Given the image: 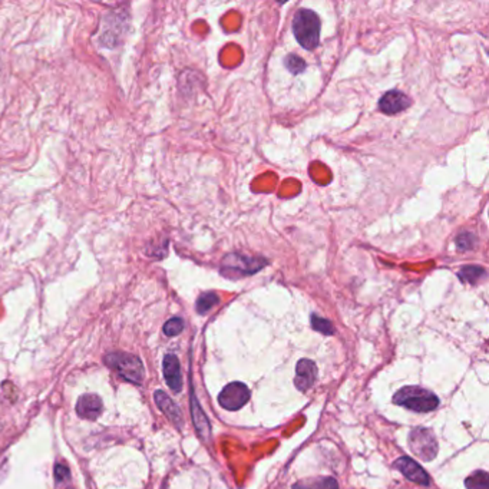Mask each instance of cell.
<instances>
[{
    "label": "cell",
    "mask_w": 489,
    "mask_h": 489,
    "mask_svg": "<svg viewBox=\"0 0 489 489\" xmlns=\"http://www.w3.org/2000/svg\"><path fill=\"white\" fill-rule=\"evenodd\" d=\"M103 363L112 370H115L122 379L133 383V385H141L144 380V365L138 356L124 352L108 353L103 358Z\"/></svg>",
    "instance_id": "obj_2"
},
{
    "label": "cell",
    "mask_w": 489,
    "mask_h": 489,
    "mask_svg": "<svg viewBox=\"0 0 489 489\" xmlns=\"http://www.w3.org/2000/svg\"><path fill=\"white\" fill-rule=\"evenodd\" d=\"M162 370H164V377L168 388L172 392H181L183 391V373H181V366L180 360L176 355L168 353L164 358L162 362Z\"/></svg>",
    "instance_id": "obj_7"
},
{
    "label": "cell",
    "mask_w": 489,
    "mask_h": 489,
    "mask_svg": "<svg viewBox=\"0 0 489 489\" xmlns=\"http://www.w3.org/2000/svg\"><path fill=\"white\" fill-rule=\"evenodd\" d=\"M219 301H220V297L216 293H213V292L202 293L197 300L195 308H197L198 314H205L211 310L216 304H219Z\"/></svg>",
    "instance_id": "obj_16"
},
{
    "label": "cell",
    "mask_w": 489,
    "mask_h": 489,
    "mask_svg": "<svg viewBox=\"0 0 489 489\" xmlns=\"http://www.w3.org/2000/svg\"><path fill=\"white\" fill-rule=\"evenodd\" d=\"M286 66H287V69H289L290 72L300 74L306 69V62L300 56H297V55H289L286 58Z\"/></svg>",
    "instance_id": "obj_21"
},
{
    "label": "cell",
    "mask_w": 489,
    "mask_h": 489,
    "mask_svg": "<svg viewBox=\"0 0 489 489\" xmlns=\"http://www.w3.org/2000/svg\"><path fill=\"white\" fill-rule=\"evenodd\" d=\"M393 403L413 412H432L439 406V399L431 391L419 386H406L393 396Z\"/></svg>",
    "instance_id": "obj_3"
},
{
    "label": "cell",
    "mask_w": 489,
    "mask_h": 489,
    "mask_svg": "<svg viewBox=\"0 0 489 489\" xmlns=\"http://www.w3.org/2000/svg\"><path fill=\"white\" fill-rule=\"evenodd\" d=\"M103 410L102 399L98 395L86 393L78 399L77 403V413L82 419H88V421H95L100 416Z\"/></svg>",
    "instance_id": "obj_12"
},
{
    "label": "cell",
    "mask_w": 489,
    "mask_h": 489,
    "mask_svg": "<svg viewBox=\"0 0 489 489\" xmlns=\"http://www.w3.org/2000/svg\"><path fill=\"white\" fill-rule=\"evenodd\" d=\"M458 275L462 282L474 285L479 280L481 277L485 275V270L481 267H476V266H468V267H464Z\"/></svg>",
    "instance_id": "obj_18"
},
{
    "label": "cell",
    "mask_w": 489,
    "mask_h": 489,
    "mask_svg": "<svg viewBox=\"0 0 489 489\" xmlns=\"http://www.w3.org/2000/svg\"><path fill=\"white\" fill-rule=\"evenodd\" d=\"M410 105L409 96H406L400 91H389L382 96L379 102V108L382 112L388 115H395L405 111Z\"/></svg>",
    "instance_id": "obj_10"
},
{
    "label": "cell",
    "mask_w": 489,
    "mask_h": 489,
    "mask_svg": "<svg viewBox=\"0 0 489 489\" xmlns=\"http://www.w3.org/2000/svg\"><path fill=\"white\" fill-rule=\"evenodd\" d=\"M71 471L63 464L55 465V482L56 489H74L71 485Z\"/></svg>",
    "instance_id": "obj_15"
},
{
    "label": "cell",
    "mask_w": 489,
    "mask_h": 489,
    "mask_svg": "<svg viewBox=\"0 0 489 489\" xmlns=\"http://www.w3.org/2000/svg\"><path fill=\"white\" fill-rule=\"evenodd\" d=\"M154 399H155V403L157 406L161 409V412L169 419V421L176 425L177 428H181L183 426V422H184V419H183V412L180 410V408L177 406V403L174 402L165 392L162 391H157L154 393Z\"/></svg>",
    "instance_id": "obj_11"
},
{
    "label": "cell",
    "mask_w": 489,
    "mask_h": 489,
    "mask_svg": "<svg viewBox=\"0 0 489 489\" xmlns=\"http://www.w3.org/2000/svg\"><path fill=\"white\" fill-rule=\"evenodd\" d=\"M184 330V320L181 318H172L164 325V333L168 337L178 336Z\"/></svg>",
    "instance_id": "obj_20"
},
{
    "label": "cell",
    "mask_w": 489,
    "mask_h": 489,
    "mask_svg": "<svg viewBox=\"0 0 489 489\" xmlns=\"http://www.w3.org/2000/svg\"><path fill=\"white\" fill-rule=\"evenodd\" d=\"M293 32L297 42L307 51L318 48L320 42V19L313 11L300 9L293 19Z\"/></svg>",
    "instance_id": "obj_1"
},
{
    "label": "cell",
    "mask_w": 489,
    "mask_h": 489,
    "mask_svg": "<svg viewBox=\"0 0 489 489\" xmlns=\"http://www.w3.org/2000/svg\"><path fill=\"white\" fill-rule=\"evenodd\" d=\"M190 405H191V415H193V422H194V426L200 435L201 439L204 441H208L209 436H211V425H209L208 422V419L204 413V410L201 409L200 403H198V399L191 388V398H190Z\"/></svg>",
    "instance_id": "obj_13"
},
{
    "label": "cell",
    "mask_w": 489,
    "mask_h": 489,
    "mask_svg": "<svg viewBox=\"0 0 489 489\" xmlns=\"http://www.w3.org/2000/svg\"><path fill=\"white\" fill-rule=\"evenodd\" d=\"M267 264L266 260L261 259H249L240 256L237 253L227 256L223 260V266H221V273L227 277L235 275V277H242V275H249L253 274L256 271H259L261 267H264Z\"/></svg>",
    "instance_id": "obj_5"
},
{
    "label": "cell",
    "mask_w": 489,
    "mask_h": 489,
    "mask_svg": "<svg viewBox=\"0 0 489 489\" xmlns=\"http://www.w3.org/2000/svg\"><path fill=\"white\" fill-rule=\"evenodd\" d=\"M318 379V367L314 362L308 359H301L296 367L294 385L300 392H307Z\"/></svg>",
    "instance_id": "obj_9"
},
{
    "label": "cell",
    "mask_w": 489,
    "mask_h": 489,
    "mask_svg": "<svg viewBox=\"0 0 489 489\" xmlns=\"http://www.w3.org/2000/svg\"><path fill=\"white\" fill-rule=\"evenodd\" d=\"M410 450L417 458L429 462L438 455V441L431 429L416 428L409 433Z\"/></svg>",
    "instance_id": "obj_4"
},
{
    "label": "cell",
    "mask_w": 489,
    "mask_h": 489,
    "mask_svg": "<svg viewBox=\"0 0 489 489\" xmlns=\"http://www.w3.org/2000/svg\"><path fill=\"white\" fill-rule=\"evenodd\" d=\"M293 489H339V483L332 476H318L299 481Z\"/></svg>",
    "instance_id": "obj_14"
},
{
    "label": "cell",
    "mask_w": 489,
    "mask_h": 489,
    "mask_svg": "<svg viewBox=\"0 0 489 489\" xmlns=\"http://www.w3.org/2000/svg\"><path fill=\"white\" fill-rule=\"evenodd\" d=\"M467 489H489V476L485 471H476L465 481Z\"/></svg>",
    "instance_id": "obj_17"
},
{
    "label": "cell",
    "mask_w": 489,
    "mask_h": 489,
    "mask_svg": "<svg viewBox=\"0 0 489 489\" xmlns=\"http://www.w3.org/2000/svg\"><path fill=\"white\" fill-rule=\"evenodd\" d=\"M250 400V389L241 382H233L219 395V403L230 412L241 409Z\"/></svg>",
    "instance_id": "obj_6"
},
{
    "label": "cell",
    "mask_w": 489,
    "mask_h": 489,
    "mask_svg": "<svg viewBox=\"0 0 489 489\" xmlns=\"http://www.w3.org/2000/svg\"><path fill=\"white\" fill-rule=\"evenodd\" d=\"M311 326H313L314 330H318V332H320L322 334H326V336H332L334 333L333 325L329 320L318 316V314H313V316H311Z\"/></svg>",
    "instance_id": "obj_19"
},
{
    "label": "cell",
    "mask_w": 489,
    "mask_h": 489,
    "mask_svg": "<svg viewBox=\"0 0 489 489\" xmlns=\"http://www.w3.org/2000/svg\"><path fill=\"white\" fill-rule=\"evenodd\" d=\"M476 242V237L471 233H464L457 238V246L461 250H471Z\"/></svg>",
    "instance_id": "obj_22"
},
{
    "label": "cell",
    "mask_w": 489,
    "mask_h": 489,
    "mask_svg": "<svg viewBox=\"0 0 489 489\" xmlns=\"http://www.w3.org/2000/svg\"><path fill=\"white\" fill-rule=\"evenodd\" d=\"M395 468L398 471H400L409 481H412L417 485L428 486L431 483V478L426 474V471L409 457H402V458L396 459Z\"/></svg>",
    "instance_id": "obj_8"
}]
</instances>
